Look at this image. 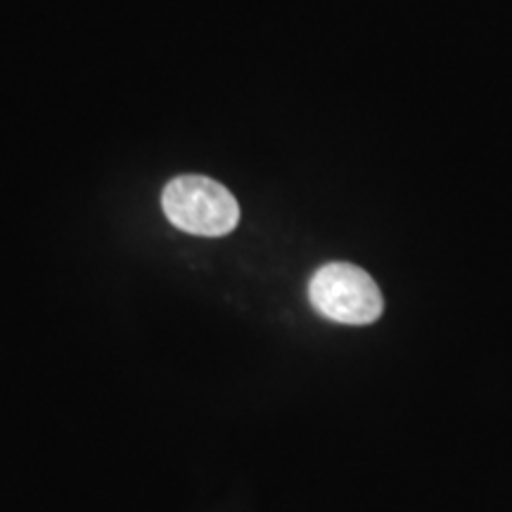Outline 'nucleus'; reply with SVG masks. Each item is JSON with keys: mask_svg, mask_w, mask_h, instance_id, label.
<instances>
[{"mask_svg": "<svg viewBox=\"0 0 512 512\" xmlns=\"http://www.w3.org/2000/svg\"><path fill=\"white\" fill-rule=\"evenodd\" d=\"M166 219L178 230L221 238L238 226L240 204L233 192L207 176H178L162 192Z\"/></svg>", "mask_w": 512, "mask_h": 512, "instance_id": "nucleus-1", "label": "nucleus"}, {"mask_svg": "<svg viewBox=\"0 0 512 512\" xmlns=\"http://www.w3.org/2000/svg\"><path fill=\"white\" fill-rule=\"evenodd\" d=\"M309 299L320 316L344 325H368L382 316L380 287L354 264H325L309 283Z\"/></svg>", "mask_w": 512, "mask_h": 512, "instance_id": "nucleus-2", "label": "nucleus"}]
</instances>
